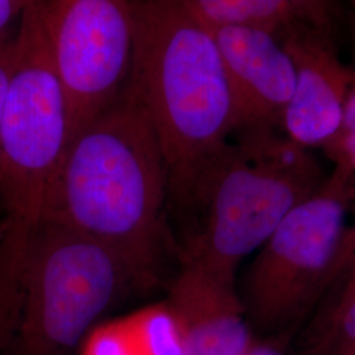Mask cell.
<instances>
[{
	"label": "cell",
	"mask_w": 355,
	"mask_h": 355,
	"mask_svg": "<svg viewBox=\"0 0 355 355\" xmlns=\"http://www.w3.org/2000/svg\"><path fill=\"white\" fill-rule=\"evenodd\" d=\"M167 209L165 157L128 80L117 101L67 141L48 192L45 221L107 245L153 284L168 240Z\"/></svg>",
	"instance_id": "6da1fadb"
},
{
	"label": "cell",
	"mask_w": 355,
	"mask_h": 355,
	"mask_svg": "<svg viewBox=\"0 0 355 355\" xmlns=\"http://www.w3.org/2000/svg\"><path fill=\"white\" fill-rule=\"evenodd\" d=\"M129 85L165 157L168 209L180 211L211 159L240 130L233 89L212 33L182 0H133Z\"/></svg>",
	"instance_id": "7a4b0ae2"
},
{
	"label": "cell",
	"mask_w": 355,
	"mask_h": 355,
	"mask_svg": "<svg viewBox=\"0 0 355 355\" xmlns=\"http://www.w3.org/2000/svg\"><path fill=\"white\" fill-rule=\"evenodd\" d=\"M69 133L64 94L35 0H28L16 33L0 145V343L12 337L28 257L45 221Z\"/></svg>",
	"instance_id": "3957f363"
},
{
	"label": "cell",
	"mask_w": 355,
	"mask_h": 355,
	"mask_svg": "<svg viewBox=\"0 0 355 355\" xmlns=\"http://www.w3.org/2000/svg\"><path fill=\"white\" fill-rule=\"evenodd\" d=\"M234 136L200 173L179 214L195 224L183 259L236 279L242 259L329 177L309 149L277 130Z\"/></svg>",
	"instance_id": "277c9868"
},
{
	"label": "cell",
	"mask_w": 355,
	"mask_h": 355,
	"mask_svg": "<svg viewBox=\"0 0 355 355\" xmlns=\"http://www.w3.org/2000/svg\"><path fill=\"white\" fill-rule=\"evenodd\" d=\"M148 284L114 249L45 221L26 262L13 355H71L111 305Z\"/></svg>",
	"instance_id": "5b68a950"
},
{
	"label": "cell",
	"mask_w": 355,
	"mask_h": 355,
	"mask_svg": "<svg viewBox=\"0 0 355 355\" xmlns=\"http://www.w3.org/2000/svg\"><path fill=\"white\" fill-rule=\"evenodd\" d=\"M355 180L331 174L257 250L239 291L252 328L282 338L333 286Z\"/></svg>",
	"instance_id": "8992f818"
},
{
	"label": "cell",
	"mask_w": 355,
	"mask_h": 355,
	"mask_svg": "<svg viewBox=\"0 0 355 355\" xmlns=\"http://www.w3.org/2000/svg\"><path fill=\"white\" fill-rule=\"evenodd\" d=\"M35 7L64 94L70 139L128 85L135 48L130 3L37 0Z\"/></svg>",
	"instance_id": "52a82bcc"
},
{
	"label": "cell",
	"mask_w": 355,
	"mask_h": 355,
	"mask_svg": "<svg viewBox=\"0 0 355 355\" xmlns=\"http://www.w3.org/2000/svg\"><path fill=\"white\" fill-rule=\"evenodd\" d=\"M279 42L295 69L293 94L283 119L286 136L305 149H322L341 128L355 70L341 61L333 29L300 26Z\"/></svg>",
	"instance_id": "ba28073f"
},
{
	"label": "cell",
	"mask_w": 355,
	"mask_h": 355,
	"mask_svg": "<svg viewBox=\"0 0 355 355\" xmlns=\"http://www.w3.org/2000/svg\"><path fill=\"white\" fill-rule=\"evenodd\" d=\"M166 302L182 330L184 355H246L258 338L236 279L195 261H182Z\"/></svg>",
	"instance_id": "9c48e42d"
},
{
	"label": "cell",
	"mask_w": 355,
	"mask_h": 355,
	"mask_svg": "<svg viewBox=\"0 0 355 355\" xmlns=\"http://www.w3.org/2000/svg\"><path fill=\"white\" fill-rule=\"evenodd\" d=\"M228 73L242 129L283 127L295 87L288 53L270 35L242 28L208 29Z\"/></svg>",
	"instance_id": "30bf717a"
},
{
	"label": "cell",
	"mask_w": 355,
	"mask_h": 355,
	"mask_svg": "<svg viewBox=\"0 0 355 355\" xmlns=\"http://www.w3.org/2000/svg\"><path fill=\"white\" fill-rule=\"evenodd\" d=\"M207 29L242 28L279 41L300 26L333 29L340 4L327 0H182Z\"/></svg>",
	"instance_id": "8fae6325"
},
{
	"label": "cell",
	"mask_w": 355,
	"mask_h": 355,
	"mask_svg": "<svg viewBox=\"0 0 355 355\" xmlns=\"http://www.w3.org/2000/svg\"><path fill=\"white\" fill-rule=\"evenodd\" d=\"M123 318L137 354L184 355L182 330L166 300Z\"/></svg>",
	"instance_id": "7c38bea8"
},
{
	"label": "cell",
	"mask_w": 355,
	"mask_h": 355,
	"mask_svg": "<svg viewBox=\"0 0 355 355\" xmlns=\"http://www.w3.org/2000/svg\"><path fill=\"white\" fill-rule=\"evenodd\" d=\"M305 355H355V292L328 305L309 338Z\"/></svg>",
	"instance_id": "4fadbf2b"
},
{
	"label": "cell",
	"mask_w": 355,
	"mask_h": 355,
	"mask_svg": "<svg viewBox=\"0 0 355 355\" xmlns=\"http://www.w3.org/2000/svg\"><path fill=\"white\" fill-rule=\"evenodd\" d=\"M80 355H139L124 318L94 327L82 343Z\"/></svg>",
	"instance_id": "5bb4252c"
},
{
	"label": "cell",
	"mask_w": 355,
	"mask_h": 355,
	"mask_svg": "<svg viewBox=\"0 0 355 355\" xmlns=\"http://www.w3.org/2000/svg\"><path fill=\"white\" fill-rule=\"evenodd\" d=\"M322 149L336 164L333 174L355 180V129L338 132Z\"/></svg>",
	"instance_id": "9a60e30c"
},
{
	"label": "cell",
	"mask_w": 355,
	"mask_h": 355,
	"mask_svg": "<svg viewBox=\"0 0 355 355\" xmlns=\"http://www.w3.org/2000/svg\"><path fill=\"white\" fill-rule=\"evenodd\" d=\"M15 49H16V36L0 44V145H1V132L6 114V104L10 89V82L12 76L13 64H15Z\"/></svg>",
	"instance_id": "2e32d148"
},
{
	"label": "cell",
	"mask_w": 355,
	"mask_h": 355,
	"mask_svg": "<svg viewBox=\"0 0 355 355\" xmlns=\"http://www.w3.org/2000/svg\"><path fill=\"white\" fill-rule=\"evenodd\" d=\"M26 4L28 0H0V44L16 36Z\"/></svg>",
	"instance_id": "e0dca14e"
},
{
	"label": "cell",
	"mask_w": 355,
	"mask_h": 355,
	"mask_svg": "<svg viewBox=\"0 0 355 355\" xmlns=\"http://www.w3.org/2000/svg\"><path fill=\"white\" fill-rule=\"evenodd\" d=\"M355 255V224L353 227H349L346 230L345 239H343V246L338 255V261L336 265V271H334V282L340 278L343 274L345 267L350 262V259Z\"/></svg>",
	"instance_id": "ac0fdd59"
},
{
	"label": "cell",
	"mask_w": 355,
	"mask_h": 355,
	"mask_svg": "<svg viewBox=\"0 0 355 355\" xmlns=\"http://www.w3.org/2000/svg\"><path fill=\"white\" fill-rule=\"evenodd\" d=\"M340 277H343V280L340 283V290L336 293V297L331 303L343 300L355 292V255L350 259L347 266L345 267Z\"/></svg>",
	"instance_id": "d6986e66"
},
{
	"label": "cell",
	"mask_w": 355,
	"mask_h": 355,
	"mask_svg": "<svg viewBox=\"0 0 355 355\" xmlns=\"http://www.w3.org/2000/svg\"><path fill=\"white\" fill-rule=\"evenodd\" d=\"M246 355H287L278 338H257Z\"/></svg>",
	"instance_id": "ffe728a7"
},
{
	"label": "cell",
	"mask_w": 355,
	"mask_h": 355,
	"mask_svg": "<svg viewBox=\"0 0 355 355\" xmlns=\"http://www.w3.org/2000/svg\"><path fill=\"white\" fill-rule=\"evenodd\" d=\"M355 129V85L349 91L343 108V123L338 132L354 130Z\"/></svg>",
	"instance_id": "44dd1931"
},
{
	"label": "cell",
	"mask_w": 355,
	"mask_h": 355,
	"mask_svg": "<svg viewBox=\"0 0 355 355\" xmlns=\"http://www.w3.org/2000/svg\"><path fill=\"white\" fill-rule=\"evenodd\" d=\"M354 12L352 15V26H353V36H354V49H355V4L354 7Z\"/></svg>",
	"instance_id": "7402d4cb"
}]
</instances>
